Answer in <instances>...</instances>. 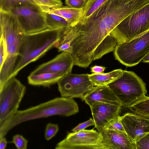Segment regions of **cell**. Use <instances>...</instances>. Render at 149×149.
Returning <instances> with one entry per match:
<instances>
[{"instance_id":"5","label":"cell","mask_w":149,"mask_h":149,"mask_svg":"<svg viewBox=\"0 0 149 149\" xmlns=\"http://www.w3.org/2000/svg\"><path fill=\"white\" fill-rule=\"evenodd\" d=\"M149 30V3L130 15L114 29L118 45L130 41Z\"/></svg>"},{"instance_id":"24","label":"cell","mask_w":149,"mask_h":149,"mask_svg":"<svg viewBox=\"0 0 149 149\" xmlns=\"http://www.w3.org/2000/svg\"><path fill=\"white\" fill-rule=\"evenodd\" d=\"M25 3L36 4L33 0H0V10L9 11L17 6Z\"/></svg>"},{"instance_id":"34","label":"cell","mask_w":149,"mask_h":149,"mask_svg":"<svg viewBox=\"0 0 149 149\" xmlns=\"http://www.w3.org/2000/svg\"><path fill=\"white\" fill-rule=\"evenodd\" d=\"M141 61L143 63H149V52L143 58Z\"/></svg>"},{"instance_id":"9","label":"cell","mask_w":149,"mask_h":149,"mask_svg":"<svg viewBox=\"0 0 149 149\" xmlns=\"http://www.w3.org/2000/svg\"><path fill=\"white\" fill-rule=\"evenodd\" d=\"M55 149H108L100 134L93 129L68 133Z\"/></svg>"},{"instance_id":"30","label":"cell","mask_w":149,"mask_h":149,"mask_svg":"<svg viewBox=\"0 0 149 149\" xmlns=\"http://www.w3.org/2000/svg\"><path fill=\"white\" fill-rule=\"evenodd\" d=\"M136 149H149V132L136 142Z\"/></svg>"},{"instance_id":"11","label":"cell","mask_w":149,"mask_h":149,"mask_svg":"<svg viewBox=\"0 0 149 149\" xmlns=\"http://www.w3.org/2000/svg\"><path fill=\"white\" fill-rule=\"evenodd\" d=\"M0 36L3 37L6 45L20 46L26 33L17 17L10 11L0 10Z\"/></svg>"},{"instance_id":"13","label":"cell","mask_w":149,"mask_h":149,"mask_svg":"<svg viewBox=\"0 0 149 149\" xmlns=\"http://www.w3.org/2000/svg\"><path fill=\"white\" fill-rule=\"evenodd\" d=\"M95 123L100 132L111 120L120 116L122 106L96 102L89 106Z\"/></svg>"},{"instance_id":"15","label":"cell","mask_w":149,"mask_h":149,"mask_svg":"<svg viewBox=\"0 0 149 149\" xmlns=\"http://www.w3.org/2000/svg\"><path fill=\"white\" fill-rule=\"evenodd\" d=\"M99 133L108 149H136V143L125 132L103 129Z\"/></svg>"},{"instance_id":"33","label":"cell","mask_w":149,"mask_h":149,"mask_svg":"<svg viewBox=\"0 0 149 149\" xmlns=\"http://www.w3.org/2000/svg\"><path fill=\"white\" fill-rule=\"evenodd\" d=\"M7 141L5 137L0 138V149H4L6 147Z\"/></svg>"},{"instance_id":"14","label":"cell","mask_w":149,"mask_h":149,"mask_svg":"<svg viewBox=\"0 0 149 149\" xmlns=\"http://www.w3.org/2000/svg\"><path fill=\"white\" fill-rule=\"evenodd\" d=\"M121 120L125 132L135 143L149 132V120L139 115L127 113Z\"/></svg>"},{"instance_id":"2","label":"cell","mask_w":149,"mask_h":149,"mask_svg":"<svg viewBox=\"0 0 149 149\" xmlns=\"http://www.w3.org/2000/svg\"><path fill=\"white\" fill-rule=\"evenodd\" d=\"M79 112L77 102L70 97L55 98L23 110H18L0 123V137H4L12 128L24 122L54 116H69Z\"/></svg>"},{"instance_id":"7","label":"cell","mask_w":149,"mask_h":149,"mask_svg":"<svg viewBox=\"0 0 149 149\" xmlns=\"http://www.w3.org/2000/svg\"><path fill=\"white\" fill-rule=\"evenodd\" d=\"M26 90V86L15 77L10 79L0 89V123L18 110Z\"/></svg>"},{"instance_id":"22","label":"cell","mask_w":149,"mask_h":149,"mask_svg":"<svg viewBox=\"0 0 149 149\" xmlns=\"http://www.w3.org/2000/svg\"><path fill=\"white\" fill-rule=\"evenodd\" d=\"M44 12H46L51 9L62 6L61 0H33Z\"/></svg>"},{"instance_id":"28","label":"cell","mask_w":149,"mask_h":149,"mask_svg":"<svg viewBox=\"0 0 149 149\" xmlns=\"http://www.w3.org/2000/svg\"><path fill=\"white\" fill-rule=\"evenodd\" d=\"M7 46L2 36L0 39V69L2 67L7 56Z\"/></svg>"},{"instance_id":"6","label":"cell","mask_w":149,"mask_h":149,"mask_svg":"<svg viewBox=\"0 0 149 149\" xmlns=\"http://www.w3.org/2000/svg\"><path fill=\"white\" fill-rule=\"evenodd\" d=\"M149 52V30L128 42L118 45L115 58L127 67L136 65Z\"/></svg>"},{"instance_id":"19","label":"cell","mask_w":149,"mask_h":149,"mask_svg":"<svg viewBox=\"0 0 149 149\" xmlns=\"http://www.w3.org/2000/svg\"><path fill=\"white\" fill-rule=\"evenodd\" d=\"M123 71L119 69L107 73H92L89 77L94 86H107L120 77Z\"/></svg>"},{"instance_id":"8","label":"cell","mask_w":149,"mask_h":149,"mask_svg":"<svg viewBox=\"0 0 149 149\" xmlns=\"http://www.w3.org/2000/svg\"><path fill=\"white\" fill-rule=\"evenodd\" d=\"M9 11L17 17L26 33H35L48 28L46 23V13L36 4L23 3Z\"/></svg>"},{"instance_id":"4","label":"cell","mask_w":149,"mask_h":149,"mask_svg":"<svg viewBox=\"0 0 149 149\" xmlns=\"http://www.w3.org/2000/svg\"><path fill=\"white\" fill-rule=\"evenodd\" d=\"M122 107L129 108L146 95V84L134 72L123 71L122 75L108 85Z\"/></svg>"},{"instance_id":"25","label":"cell","mask_w":149,"mask_h":149,"mask_svg":"<svg viewBox=\"0 0 149 149\" xmlns=\"http://www.w3.org/2000/svg\"><path fill=\"white\" fill-rule=\"evenodd\" d=\"M121 118V116H119L109 122L103 129L125 132Z\"/></svg>"},{"instance_id":"1","label":"cell","mask_w":149,"mask_h":149,"mask_svg":"<svg viewBox=\"0 0 149 149\" xmlns=\"http://www.w3.org/2000/svg\"><path fill=\"white\" fill-rule=\"evenodd\" d=\"M147 3V0H107L71 27L74 43L92 56H102L114 51L118 45L113 35L114 29Z\"/></svg>"},{"instance_id":"16","label":"cell","mask_w":149,"mask_h":149,"mask_svg":"<svg viewBox=\"0 0 149 149\" xmlns=\"http://www.w3.org/2000/svg\"><path fill=\"white\" fill-rule=\"evenodd\" d=\"M82 99L89 106L94 102H100L122 106L108 85L94 87L84 95Z\"/></svg>"},{"instance_id":"21","label":"cell","mask_w":149,"mask_h":149,"mask_svg":"<svg viewBox=\"0 0 149 149\" xmlns=\"http://www.w3.org/2000/svg\"><path fill=\"white\" fill-rule=\"evenodd\" d=\"M129 108L134 114L149 117V97L146 96Z\"/></svg>"},{"instance_id":"27","label":"cell","mask_w":149,"mask_h":149,"mask_svg":"<svg viewBox=\"0 0 149 149\" xmlns=\"http://www.w3.org/2000/svg\"><path fill=\"white\" fill-rule=\"evenodd\" d=\"M11 143H14L17 149H26L28 141L22 135L17 134L13 136Z\"/></svg>"},{"instance_id":"18","label":"cell","mask_w":149,"mask_h":149,"mask_svg":"<svg viewBox=\"0 0 149 149\" xmlns=\"http://www.w3.org/2000/svg\"><path fill=\"white\" fill-rule=\"evenodd\" d=\"M65 75L58 73L46 72L30 75L28 77L29 84L36 86L49 87L58 82Z\"/></svg>"},{"instance_id":"17","label":"cell","mask_w":149,"mask_h":149,"mask_svg":"<svg viewBox=\"0 0 149 149\" xmlns=\"http://www.w3.org/2000/svg\"><path fill=\"white\" fill-rule=\"evenodd\" d=\"M84 12V8L77 9L67 6L53 8L45 13L54 14L62 17L68 22L69 26L73 27L81 18Z\"/></svg>"},{"instance_id":"20","label":"cell","mask_w":149,"mask_h":149,"mask_svg":"<svg viewBox=\"0 0 149 149\" xmlns=\"http://www.w3.org/2000/svg\"><path fill=\"white\" fill-rule=\"evenodd\" d=\"M45 13L46 23L48 28L65 29L69 26L68 22L62 17L53 14Z\"/></svg>"},{"instance_id":"23","label":"cell","mask_w":149,"mask_h":149,"mask_svg":"<svg viewBox=\"0 0 149 149\" xmlns=\"http://www.w3.org/2000/svg\"><path fill=\"white\" fill-rule=\"evenodd\" d=\"M107 0H88L84 7L83 15L81 19L86 18Z\"/></svg>"},{"instance_id":"29","label":"cell","mask_w":149,"mask_h":149,"mask_svg":"<svg viewBox=\"0 0 149 149\" xmlns=\"http://www.w3.org/2000/svg\"><path fill=\"white\" fill-rule=\"evenodd\" d=\"M88 0H65V3L67 6L75 8H84Z\"/></svg>"},{"instance_id":"32","label":"cell","mask_w":149,"mask_h":149,"mask_svg":"<svg viewBox=\"0 0 149 149\" xmlns=\"http://www.w3.org/2000/svg\"><path fill=\"white\" fill-rule=\"evenodd\" d=\"M91 72L93 73L99 74L103 73L106 68L102 66L95 65L90 68Z\"/></svg>"},{"instance_id":"10","label":"cell","mask_w":149,"mask_h":149,"mask_svg":"<svg viewBox=\"0 0 149 149\" xmlns=\"http://www.w3.org/2000/svg\"><path fill=\"white\" fill-rule=\"evenodd\" d=\"M58 89L61 97L82 98L84 95L94 87L89 74L65 75L57 82Z\"/></svg>"},{"instance_id":"31","label":"cell","mask_w":149,"mask_h":149,"mask_svg":"<svg viewBox=\"0 0 149 149\" xmlns=\"http://www.w3.org/2000/svg\"><path fill=\"white\" fill-rule=\"evenodd\" d=\"M95 123L93 119L90 118L88 120L83 123H80L77 126L74 127L72 130L73 132H76L81 130H84L88 127L94 125Z\"/></svg>"},{"instance_id":"26","label":"cell","mask_w":149,"mask_h":149,"mask_svg":"<svg viewBox=\"0 0 149 149\" xmlns=\"http://www.w3.org/2000/svg\"><path fill=\"white\" fill-rule=\"evenodd\" d=\"M59 128L57 124L51 123H48L45 127V137L46 140L49 141L53 137L58 131Z\"/></svg>"},{"instance_id":"12","label":"cell","mask_w":149,"mask_h":149,"mask_svg":"<svg viewBox=\"0 0 149 149\" xmlns=\"http://www.w3.org/2000/svg\"><path fill=\"white\" fill-rule=\"evenodd\" d=\"M74 59L69 52H63L49 61L39 66L30 75L46 72L58 73L65 75L71 73Z\"/></svg>"},{"instance_id":"3","label":"cell","mask_w":149,"mask_h":149,"mask_svg":"<svg viewBox=\"0 0 149 149\" xmlns=\"http://www.w3.org/2000/svg\"><path fill=\"white\" fill-rule=\"evenodd\" d=\"M65 29L47 28L35 33H25L20 45L19 58L9 79L15 77L22 69L38 59L52 48H57Z\"/></svg>"}]
</instances>
